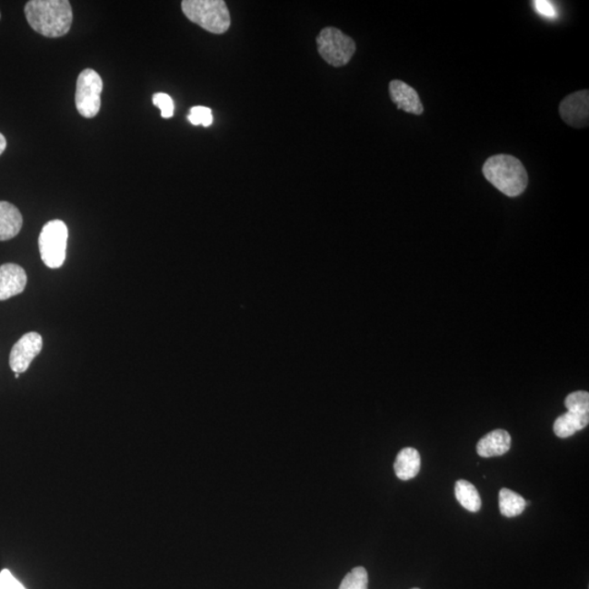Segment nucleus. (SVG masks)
I'll use <instances>...</instances> for the list:
<instances>
[{
    "instance_id": "nucleus-1",
    "label": "nucleus",
    "mask_w": 589,
    "mask_h": 589,
    "mask_svg": "<svg viewBox=\"0 0 589 589\" xmlns=\"http://www.w3.org/2000/svg\"><path fill=\"white\" fill-rule=\"evenodd\" d=\"M27 24L46 37L67 35L73 25V8L68 0H31L25 7Z\"/></svg>"
},
{
    "instance_id": "nucleus-2",
    "label": "nucleus",
    "mask_w": 589,
    "mask_h": 589,
    "mask_svg": "<svg viewBox=\"0 0 589 589\" xmlns=\"http://www.w3.org/2000/svg\"><path fill=\"white\" fill-rule=\"evenodd\" d=\"M485 179L507 196H517L525 191L528 175L522 162L515 156L498 155L488 158L484 164Z\"/></svg>"
},
{
    "instance_id": "nucleus-3",
    "label": "nucleus",
    "mask_w": 589,
    "mask_h": 589,
    "mask_svg": "<svg viewBox=\"0 0 589 589\" xmlns=\"http://www.w3.org/2000/svg\"><path fill=\"white\" fill-rule=\"evenodd\" d=\"M182 9L191 22L213 35H224L231 27V14L223 0H184Z\"/></svg>"
},
{
    "instance_id": "nucleus-4",
    "label": "nucleus",
    "mask_w": 589,
    "mask_h": 589,
    "mask_svg": "<svg viewBox=\"0 0 589 589\" xmlns=\"http://www.w3.org/2000/svg\"><path fill=\"white\" fill-rule=\"evenodd\" d=\"M320 56L333 67H343L351 62L356 43L336 27H325L316 37Z\"/></svg>"
},
{
    "instance_id": "nucleus-5",
    "label": "nucleus",
    "mask_w": 589,
    "mask_h": 589,
    "mask_svg": "<svg viewBox=\"0 0 589 589\" xmlns=\"http://www.w3.org/2000/svg\"><path fill=\"white\" fill-rule=\"evenodd\" d=\"M68 227L63 221L48 222L42 228L38 237L41 258L51 269H58L65 260L67 250Z\"/></svg>"
},
{
    "instance_id": "nucleus-6",
    "label": "nucleus",
    "mask_w": 589,
    "mask_h": 589,
    "mask_svg": "<svg viewBox=\"0 0 589 589\" xmlns=\"http://www.w3.org/2000/svg\"><path fill=\"white\" fill-rule=\"evenodd\" d=\"M103 81L101 75L93 69H85L76 80L75 106L81 116L95 117L101 109Z\"/></svg>"
},
{
    "instance_id": "nucleus-7",
    "label": "nucleus",
    "mask_w": 589,
    "mask_h": 589,
    "mask_svg": "<svg viewBox=\"0 0 589 589\" xmlns=\"http://www.w3.org/2000/svg\"><path fill=\"white\" fill-rule=\"evenodd\" d=\"M42 336L36 332L26 333L11 349L9 364L15 374H24L30 367L33 359L41 353Z\"/></svg>"
},
{
    "instance_id": "nucleus-8",
    "label": "nucleus",
    "mask_w": 589,
    "mask_h": 589,
    "mask_svg": "<svg viewBox=\"0 0 589 589\" xmlns=\"http://www.w3.org/2000/svg\"><path fill=\"white\" fill-rule=\"evenodd\" d=\"M559 112L562 119L574 128L587 127L589 118V93L578 91L561 102Z\"/></svg>"
},
{
    "instance_id": "nucleus-9",
    "label": "nucleus",
    "mask_w": 589,
    "mask_h": 589,
    "mask_svg": "<svg viewBox=\"0 0 589 589\" xmlns=\"http://www.w3.org/2000/svg\"><path fill=\"white\" fill-rule=\"evenodd\" d=\"M26 281L24 267L14 264L0 266V302L24 292Z\"/></svg>"
},
{
    "instance_id": "nucleus-10",
    "label": "nucleus",
    "mask_w": 589,
    "mask_h": 589,
    "mask_svg": "<svg viewBox=\"0 0 589 589\" xmlns=\"http://www.w3.org/2000/svg\"><path fill=\"white\" fill-rule=\"evenodd\" d=\"M390 96L398 109L414 114L422 115L424 106L416 90L401 80H393L390 84Z\"/></svg>"
},
{
    "instance_id": "nucleus-11",
    "label": "nucleus",
    "mask_w": 589,
    "mask_h": 589,
    "mask_svg": "<svg viewBox=\"0 0 589 589\" xmlns=\"http://www.w3.org/2000/svg\"><path fill=\"white\" fill-rule=\"evenodd\" d=\"M512 439L507 431L496 429L485 434L477 444V453L482 457L504 455L511 449Z\"/></svg>"
},
{
    "instance_id": "nucleus-12",
    "label": "nucleus",
    "mask_w": 589,
    "mask_h": 589,
    "mask_svg": "<svg viewBox=\"0 0 589 589\" xmlns=\"http://www.w3.org/2000/svg\"><path fill=\"white\" fill-rule=\"evenodd\" d=\"M24 218L18 207L9 202L0 201V242L13 239L21 231Z\"/></svg>"
},
{
    "instance_id": "nucleus-13",
    "label": "nucleus",
    "mask_w": 589,
    "mask_h": 589,
    "mask_svg": "<svg viewBox=\"0 0 589 589\" xmlns=\"http://www.w3.org/2000/svg\"><path fill=\"white\" fill-rule=\"evenodd\" d=\"M422 460L419 452L414 447H405L398 453L394 463V471L398 479L409 480L417 476Z\"/></svg>"
},
{
    "instance_id": "nucleus-14",
    "label": "nucleus",
    "mask_w": 589,
    "mask_h": 589,
    "mask_svg": "<svg viewBox=\"0 0 589 589\" xmlns=\"http://www.w3.org/2000/svg\"><path fill=\"white\" fill-rule=\"evenodd\" d=\"M588 423L589 414L567 412L555 419L554 431L556 436L565 439L586 428Z\"/></svg>"
},
{
    "instance_id": "nucleus-15",
    "label": "nucleus",
    "mask_w": 589,
    "mask_h": 589,
    "mask_svg": "<svg viewBox=\"0 0 589 589\" xmlns=\"http://www.w3.org/2000/svg\"><path fill=\"white\" fill-rule=\"evenodd\" d=\"M455 496L460 504L469 512L476 513L482 509V499L478 490L467 480H458L455 484Z\"/></svg>"
},
{
    "instance_id": "nucleus-16",
    "label": "nucleus",
    "mask_w": 589,
    "mask_h": 589,
    "mask_svg": "<svg viewBox=\"0 0 589 589\" xmlns=\"http://www.w3.org/2000/svg\"><path fill=\"white\" fill-rule=\"evenodd\" d=\"M499 507L502 515L515 517L521 515L525 510L526 501L514 491L502 488L499 493Z\"/></svg>"
},
{
    "instance_id": "nucleus-17",
    "label": "nucleus",
    "mask_w": 589,
    "mask_h": 589,
    "mask_svg": "<svg viewBox=\"0 0 589 589\" xmlns=\"http://www.w3.org/2000/svg\"><path fill=\"white\" fill-rule=\"evenodd\" d=\"M338 589H368V573L364 567L357 566L344 577Z\"/></svg>"
},
{
    "instance_id": "nucleus-18",
    "label": "nucleus",
    "mask_w": 589,
    "mask_h": 589,
    "mask_svg": "<svg viewBox=\"0 0 589 589\" xmlns=\"http://www.w3.org/2000/svg\"><path fill=\"white\" fill-rule=\"evenodd\" d=\"M567 412L577 414H589V393L576 391L571 393L565 398Z\"/></svg>"
},
{
    "instance_id": "nucleus-19",
    "label": "nucleus",
    "mask_w": 589,
    "mask_h": 589,
    "mask_svg": "<svg viewBox=\"0 0 589 589\" xmlns=\"http://www.w3.org/2000/svg\"><path fill=\"white\" fill-rule=\"evenodd\" d=\"M188 120L194 125H202L204 127H210L213 124V115L209 107L195 106L190 109Z\"/></svg>"
},
{
    "instance_id": "nucleus-20",
    "label": "nucleus",
    "mask_w": 589,
    "mask_h": 589,
    "mask_svg": "<svg viewBox=\"0 0 589 589\" xmlns=\"http://www.w3.org/2000/svg\"><path fill=\"white\" fill-rule=\"evenodd\" d=\"M153 104L161 109V116L168 119L174 116V101L166 93H155L152 97Z\"/></svg>"
},
{
    "instance_id": "nucleus-21",
    "label": "nucleus",
    "mask_w": 589,
    "mask_h": 589,
    "mask_svg": "<svg viewBox=\"0 0 589 589\" xmlns=\"http://www.w3.org/2000/svg\"><path fill=\"white\" fill-rule=\"evenodd\" d=\"M0 589H26L7 569L0 572Z\"/></svg>"
},
{
    "instance_id": "nucleus-22",
    "label": "nucleus",
    "mask_w": 589,
    "mask_h": 589,
    "mask_svg": "<svg viewBox=\"0 0 589 589\" xmlns=\"http://www.w3.org/2000/svg\"><path fill=\"white\" fill-rule=\"evenodd\" d=\"M534 7L539 15L545 16V18L554 19L556 16L554 5L547 2V0H536V2H534Z\"/></svg>"
},
{
    "instance_id": "nucleus-23",
    "label": "nucleus",
    "mask_w": 589,
    "mask_h": 589,
    "mask_svg": "<svg viewBox=\"0 0 589 589\" xmlns=\"http://www.w3.org/2000/svg\"><path fill=\"white\" fill-rule=\"evenodd\" d=\"M5 147H7V141H5V135L0 134V155H3Z\"/></svg>"
},
{
    "instance_id": "nucleus-24",
    "label": "nucleus",
    "mask_w": 589,
    "mask_h": 589,
    "mask_svg": "<svg viewBox=\"0 0 589 589\" xmlns=\"http://www.w3.org/2000/svg\"><path fill=\"white\" fill-rule=\"evenodd\" d=\"M15 379H18L19 376H20V374H15Z\"/></svg>"
},
{
    "instance_id": "nucleus-25",
    "label": "nucleus",
    "mask_w": 589,
    "mask_h": 589,
    "mask_svg": "<svg viewBox=\"0 0 589 589\" xmlns=\"http://www.w3.org/2000/svg\"><path fill=\"white\" fill-rule=\"evenodd\" d=\"M413 589H419V588H413Z\"/></svg>"
},
{
    "instance_id": "nucleus-26",
    "label": "nucleus",
    "mask_w": 589,
    "mask_h": 589,
    "mask_svg": "<svg viewBox=\"0 0 589 589\" xmlns=\"http://www.w3.org/2000/svg\"><path fill=\"white\" fill-rule=\"evenodd\" d=\"M0 16H2V15H0Z\"/></svg>"
}]
</instances>
